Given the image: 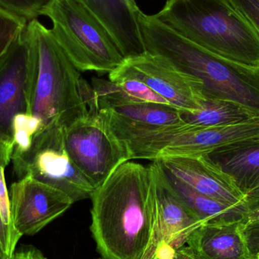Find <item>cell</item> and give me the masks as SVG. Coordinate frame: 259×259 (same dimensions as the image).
<instances>
[{
  "label": "cell",
  "mask_w": 259,
  "mask_h": 259,
  "mask_svg": "<svg viewBox=\"0 0 259 259\" xmlns=\"http://www.w3.org/2000/svg\"><path fill=\"white\" fill-rule=\"evenodd\" d=\"M91 199V231L102 258L142 259L155 218L149 166L123 163L95 189Z\"/></svg>",
  "instance_id": "1"
},
{
  "label": "cell",
  "mask_w": 259,
  "mask_h": 259,
  "mask_svg": "<svg viewBox=\"0 0 259 259\" xmlns=\"http://www.w3.org/2000/svg\"><path fill=\"white\" fill-rule=\"evenodd\" d=\"M25 30L30 50L27 113L40 118L44 127L54 122L66 127L89 112L92 86L82 78L51 29L35 18Z\"/></svg>",
  "instance_id": "2"
},
{
  "label": "cell",
  "mask_w": 259,
  "mask_h": 259,
  "mask_svg": "<svg viewBox=\"0 0 259 259\" xmlns=\"http://www.w3.org/2000/svg\"><path fill=\"white\" fill-rule=\"evenodd\" d=\"M138 21L146 52L162 56L175 68L199 80L204 99L230 100L259 113V69L205 50L154 15L140 12Z\"/></svg>",
  "instance_id": "3"
},
{
  "label": "cell",
  "mask_w": 259,
  "mask_h": 259,
  "mask_svg": "<svg viewBox=\"0 0 259 259\" xmlns=\"http://www.w3.org/2000/svg\"><path fill=\"white\" fill-rule=\"evenodd\" d=\"M154 15L205 50L259 69V33L229 0H167Z\"/></svg>",
  "instance_id": "4"
},
{
  "label": "cell",
  "mask_w": 259,
  "mask_h": 259,
  "mask_svg": "<svg viewBox=\"0 0 259 259\" xmlns=\"http://www.w3.org/2000/svg\"><path fill=\"white\" fill-rule=\"evenodd\" d=\"M39 15L50 18L55 39L79 71L109 74L125 59L110 33L78 0H49Z\"/></svg>",
  "instance_id": "5"
},
{
  "label": "cell",
  "mask_w": 259,
  "mask_h": 259,
  "mask_svg": "<svg viewBox=\"0 0 259 259\" xmlns=\"http://www.w3.org/2000/svg\"><path fill=\"white\" fill-rule=\"evenodd\" d=\"M64 127L57 122L42 127L33 136L30 149L12 155V161L18 180L30 177L65 193L74 203L91 199L96 188L70 157Z\"/></svg>",
  "instance_id": "6"
},
{
  "label": "cell",
  "mask_w": 259,
  "mask_h": 259,
  "mask_svg": "<svg viewBox=\"0 0 259 259\" xmlns=\"http://www.w3.org/2000/svg\"><path fill=\"white\" fill-rule=\"evenodd\" d=\"M259 137V118L222 127H193L187 124L163 127L126 142L131 159L164 156H202L219 148Z\"/></svg>",
  "instance_id": "7"
},
{
  "label": "cell",
  "mask_w": 259,
  "mask_h": 259,
  "mask_svg": "<svg viewBox=\"0 0 259 259\" xmlns=\"http://www.w3.org/2000/svg\"><path fill=\"white\" fill-rule=\"evenodd\" d=\"M64 139L71 159L95 188L118 166L131 161L127 145L115 135L96 106L64 127Z\"/></svg>",
  "instance_id": "8"
},
{
  "label": "cell",
  "mask_w": 259,
  "mask_h": 259,
  "mask_svg": "<svg viewBox=\"0 0 259 259\" xmlns=\"http://www.w3.org/2000/svg\"><path fill=\"white\" fill-rule=\"evenodd\" d=\"M149 166L155 193V218L152 237L142 259H164L185 246L190 234L203 224L174 193L158 160Z\"/></svg>",
  "instance_id": "9"
},
{
  "label": "cell",
  "mask_w": 259,
  "mask_h": 259,
  "mask_svg": "<svg viewBox=\"0 0 259 259\" xmlns=\"http://www.w3.org/2000/svg\"><path fill=\"white\" fill-rule=\"evenodd\" d=\"M138 79L183 112H193L204 100L199 80L175 68L162 56L152 53L124 59L112 72Z\"/></svg>",
  "instance_id": "10"
},
{
  "label": "cell",
  "mask_w": 259,
  "mask_h": 259,
  "mask_svg": "<svg viewBox=\"0 0 259 259\" xmlns=\"http://www.w3.org/2000/svg\"><path fill=\"white\" fill-rule=\"evenodd\" d=\"M9 195L12 226L21 237L37 234L74 204L65 193L30 177L13 183Z\"/></svg>",
  "instance_id": "11"
},
{
  "label": "cell",
  "mask_w": 259,
  "mask_h": 259,
  "mask_svg": "<svg viewBox=\"0 0 259 259\" xmlns=\"http://www.w3.org/2000/svg\"><path fill=\"white\" fill-rule=\"evenodd\" d=\"M30 59V44L24 29L0 59V140L5 143L13 141L15 115L27 113Z\"/></svg>",
  "instance_id": "12"
},
{
  "label": "cell",
  "mask_w": 259,
  "mask_h": 259,
  "mask_svg": "<svg viewBox=\"0 0 259 259\" xmlns=\"http://www.w3.org/2000/svg\"><path fill=\"white\" fill-rule=\"evenodd\" d=\"M156 159L164 171L201 194L231 205L245 202L244 196L230 178L202 156H164Z\"/></svg>",
  "instance_id": "13"
},
{
  "label": "cell",
  "mask_w": 259,
  "mask_h": 259,
  "mask_svg": "<svg viewBox=\"0 0 259 259\" xmlns=\"http://www.w3.org/2000/svg\"><path fill=\"white\" fill-rule=\"evenodd\" d=\"M98 111L123 142L145 133L185 124L183 112L167 105L130 102L113 109Z\"/></svg>",
  "instance_id": "14"
},
{
  "label": "cell",
  "mask_w": 259,
  "mask_h": 259,
  "mask_svg": "<svg viewBox=\"0 0 259 259\" xmlns=\"http://www.w3.org/2000/svg\"><path fill=\"white\" fill-rule=\"evenodd\" d=\"M110 33L124 59L146 53L140 32L141 12L128 0H78Z\"/></svg>",
  "instance_id": "15"
},
{
  "label": "cell",
  "mask_w": 259,
  "mask_h": 259,
  "mask_svg": "<svg viewBox=\"0 0 259 259\" xmlns=\"http://www.w3.org/2000/svg\"><path fill=\"white\" fill-rule=\"evenodd\" d=\"M202 157L228 176L243 196L259 187V137L227 145Z\"/></svg>",
  "instance_id": "16"
},
{
  "label": "cell",
  "mask_w": 259,
  "mask_h": 259,
  "mask_svg": "<svg viewBox=\"0 0 259 259\" xmlns=\"http://www.w3.org/2000/svg\"><path fill=\"white\" fill-rule=\"evenodd\" d=\"M164 172L174 193L193 216L203 225L246 224L259 216V212L252 210L246 202L231 205L208 197L195 191L173 175Z\"/></svg>",
  "instance_id": "17"
},
{
  "label": "cell",
  "mask_w": 259,
  "mask_h": 259,
  "mask_svg": "<svg viewBox=\"0 0 259 259\" xmlns=\"http://www.w3.org/2000/svg\"><path fill=\"white\" fill-rule=\"evenodd\" d=\"M242 223L204 224L187 241L197 259H251L241 233Z\"/></svg>",
  "instance_id": "18"
},
{
  "label": "cell",
  "mask_w": 259,
  "mask_h": 259,
  "mask_svg": "<svg viewBox=\"0 0 259 259\" xmlns=\"http://www.w3.org/2000/svg\"><path fill=\"white\" fill-rule=\"evenodd\" d=\"M182 116L184 122L193 127H222L255 121L259 113L230 100L204 99L198 110L183 112Z\"/></svg>",
  "instance_id": "19"
},
{
  "label": "cell",
  "mask_w": 259,
  "mask_h": 259,
  "mask_svg": "<svg viewBox=\"0 0 259 259\" xmlns=\"http://www.w3.org/2000/svg\"><path fill=\"white\" fill-rule=\"evenodd\" d=\"M44 127L42 120L30 114L19 113L15 115L12 121V155L27 152L31 146L33 136Z\"/></svg>",
  "instance_id": "20"
},
{
  "label": "cell",
  "mask_w": 259,
  "mask_h": 259,
  "mask_svg": "<svg viewBox=\"0 0 259 259\" xmlns=\"http://www.w3.org/2000/svg\"><path fill=\"white\" fill-rule=\"evenodd\" d=\"M109 80L115 82L128 97L134 99L135 101L172 106L169 102L138 79L109 73Z\"/></svg>",
  "instance_id": "21"
},
{
  "label": "cell",
  "mask_w": 259,
  "mask_h": 259,
  "mask_svg": "<svg viewBox=\"0 0 259 259\" xmlns=\"http://www.w3.org/2000/svg\"><path fill=\"white\" fill-rule=\"evenodd\" d=\"M28 21L0 9V59L25 29Z\"/></svg>",
  "instance_id": "22"
},
{
  "label": "cell",
  "mask_w": 259,
  "mask_h": 259,
  "mask_svg": "<svg viewBox=\"0 0 259 259\" xmlns=\"http://www.w3.org/2000/svg\"><path fill=\"white\" fill-rule=\"evenodd\" d=\"M12 152L13 143H5L0 140V207L3 219L8 228L19 235L14 229L11 221L9 195L5 180V168L12 161Z\"/></svg>",
  "instance_id": "23"
},
{
  "label": "cell",
  "mask_w": 259,
  "mask_h": 259,
  "mask_svg": "<svg viewBox=\"0 0 259 259\" xmlns=\"http://www.w3.org/2000/svg\"><path fill=\"white\" fill-rule=\"evenodd\" d=\"M49 0H0V9L21 17L27 21L40 16L41 10Z\"/></svg>",
  "instance_id": "24"
},
{
  "label": "cell",
  "mask_w": 259,
  "mask_h": 259,
  "mask_svg": "<svg viewBox=\"0 0 259 259\" xmlns=\"http://www.w3.org/2000/svg\"><path fill=\"white\" fill-rule=\"evenodd\" d=\"M241 233L250 258L259 259V216L242 225Z\"/></svg>",
  "instance_id": "25"
},
{
  "label": "cell",
  "mask_w": 259,
  "mask_h": 259,
  "mask_svg": "<svg viewBox=\"0 0 259 259\" xmlns=\"http://www.w3.org/2000/svg\"><path fill=\"white\" fill-rule=\"evenodd\" d=\"M259 33V0H229Z\"/></svg>",
  "instance_id": "26"
},
{
  "label": "cell",
  "mask_w": 259,
  "mask_h": 259,
  "mask_svg": "<svg viewBox=\"0 0 259 259\" xmlns=\"http://www.w3.org/2000/svg\"><path fill=\"white\" fill-rule=\"evenodd\" d=\"M20 238L21 237L14 233L12 230L9 229L5 223L3 214H2L1 207H0V242L9 258L15 252V248Z\"/></svg>",
  "instance_id": "27"
},
{
  "label": "cell",
  "mask_w": 259,
  "mask_h": 259,
  "mask_svg": "<svg viewBox=\"0 0 259 259\" xmlns=\"http://www.w3.org/2000/svg\"><path fill=\"white\" fill-rule=\"evenodd\" d=\"M9 259H47L44 254L33 246L21 248L17 252H14Z\"/></svg>",
  "instance_id": "28"
},
{
  "label": "cell",
  "mask_w": 259,
  "mask_h": 259,
  "mask_svg": "<svg viewBox=\"0 0 259 259\" xmlns=\"http://www.w3.org/2000/svg\"><path fill=\"white\" fill-rule=\"evenodd\" d=\"M244 199L252 209L259 212V187L245 195Z\"/></svg>",
  "instance_id": "29"
},
{
  "label": "cell",
  "mask_w": 259,
  "mask_h": 259,
  "mask_svg": "<svg viewBox=\"0 0 259 259\" xmlns=\"http://www.w3.org/2000/svg\"><path fill=\"white\" fill-rule=\"evenodd\" d=\"M164 259H197L187 245L175 251L170 257Z\"/></svg>",
  "instance_id": "30"
},
{
  "label": "cell",
  "mask_w": 259,
  "mask_h": 259,
  "mask_svg": "<svg viewBox=\"0 0 259 259\" xmlns=\"http://www.w3.org/2000/svg\"><path fill=\"white\" fill-rule=\"evenodd\" d=\"M0 259H9V257L7 256L6 252H5L4 249H3L1 242H0Z\"/></svg>",
  "instance_id": "31"
},
{
  "label": "cell",
  "mask_w": 259,
  "mask_h": 259,
  "mask_svg": "<svg viewBox=\"0 0 259 259\" xmlns=\"http://www.w3.org/2000/svg\"><path fill=\"white\" fill-rule=\"evenodd\" d=\"M97 259H103V258H97Z\"/></svg>",
  "instance_id": "32"
}]
</instances>
